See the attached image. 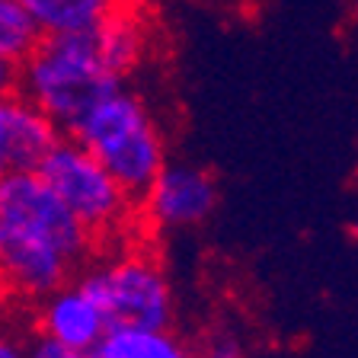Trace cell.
I'll return each mask as SVG.
<instances>
[{
  "instance_id": "277c9868",
  "label": "cell",
  "mask_w": 358,
  "mask_h": 358,
  "mask_svg": "<svg viewBox=\"0 0 358 358\" xmlns=\"http://www.w3.org/2000/svg\"><path fill=\"white\" fill-rule=\"evenodd\" d=\"M38 176L93 237L96 250L128 243L144 234L138 199L128 195L119 179L71 134H61L55 148L45 154Z\"/></svg>"
},
{
  "instance_id": "3957f363",
  "label": "cell",
  "mask_w": 358,
  "mask_h": 358,
  "mask_svg": "<svg viewBox=\"0 0 358 358\" xmlns=\"http://www.w3.org/2000/svg\"><path fill=\"white\" fill-rule=\"evenodd\" d=\"M71 138L80 141L134 199L148 192L170 160L164 125L148 96L131 83L106 93L74 125Z\"/></svg>"
},
{
  "instance_id": "5b68a950",
  "label": "cell",
  "mask_w": 358,
  "mask_h": 358,
  "mask_svg": "<svg viewBox=\"0 0 358 358\" xmlns=\"http://www.w3.org/2000/svg\"><path fill=\"white\" fill-rule=\"evenodd\" d=\"M112 327H173L176 294L164 259L144 237L96 250L77 272Z\"/></svg>"
},
{
  "instance_id": "4fadbf2b",
  "label": "cell",
  "mask_w": 358,
  "mask_h": 358,
  "mask_svg": "<svg viewBox=\"0 0 358 358\" xmlns=\"http://www.w3.org/2000/svg\"><path fill=\"white\" fill-rule=\"evenodd\" d=\"M195 358H250L243 336L234 327H211L201 333V339L192 345Z\"/></svg>"
},
{
  "instance_id": "7a4b0ae2",
  "label": "cell",
  "mask_w": 358,
  "mask_h": 358,
  "mask_svg": "<svg viewBox=\"0 0 358 358\" xmlns=\"http://www.w3.org/2000/svg\"><path fill=\"white\" fill-rule=\"evenodd\" d=\"M122 87L99 58L93 32L38 36L36 48L20 61L16 93L36 106L61 134H71L106 93Z\"/></svg>"
},
{
  "instance_id": "9a60e30c",
  "label": "cell",
  "mask_w": 358,
  "mask_h": 358,
  "mask_svg": "<svg viewBox=\"0 0 358 358\" xmlns=\"http://www.w3.org/2000/svg\"><path fill=\"white\" fill-rule=\"evenodd\" d=\"M26 358H96V352H74V349H64V345L45 343V339H36V336H32Z\"/></svg>"
},
{
  "instance_id": "30bf717a",
  "label": "cell",
  "mask_w": 358,
  "mask_h": 358,
  "mask_svg": "<svg viewBox=\"0 0 358 358\" xmlns=\"http://www.w3.org/2000/svg\"><path fill=\"white\" fill-rule=\"evenodd\" d=\"M38 36H80L93 32L125 0H16Z\"/></svg>"
},
{
  "instance_id": "7c38bea8",
  "label": "cell",
  "mask_w": 358,
  "mask_h": 358,
  "mask_svg": "<svg viewBox=\"0 0 358 358\" xmlns=\"http://www.w3.org/2000/svg\"><path fill=\"white\" fill-rule=\"evenodd\" d=\"M38 29L16 0H0V58L20 64L36 48Z\"/></svg>"
},
{
  "instance_id": "8fae6325",
  "label": "cell",
  "mask_w": 358,
  "mask_h": 358,
  "mask_svg": "<svg viewBox=\"0 0 358 358\" xmlns=\"http://www.w3.org/2000/svg\"><path fill=\"white\" fill-rule=\"evenodd\" d=\"M96 358H195V352L173 327H112L96 345Z\"/></svg>"
},
{
  "instance_id": "2e32d148",
  "label": "cell",
  "mask_w": 358,
  "mask_h": 358,
  "mask_svg": "<svg viewBox=\"0 0 358 358\" xmlns=\"http://www.w3.org/2000/svg\"><path fill=\"white\" fill-rule=\"evenodd\" d=\"M16 80H20V64L0 58V96L7 93H16Z\"/></svg>"
},
{
  "instance_id": "5bb4252c",
  "label": "cell",
  "mask_w": 358,
  "mask_h": 358,
  "mask_svg": "<svg viewBox=\"0 0 358 358\" xmlns=\"http://www.w3.org/2000/svg\"><path fill=\"white\" fill-rule=\"evenodd\" d=\"M32 343L29 323H20L10 313H0V358H26Z\"/></svg>"
},
{
  "instance_id": "6da1fadb",
  "label": "cell",
  "mask_w": 358,
  "mask_h": 358,
  "mask_svg": "<svg viewBox=\"0 0 358 358\" xmlns=\"http://www.w3.org/2000/svg\"><path fill=\"white\" fill-rule=\"evenodd\" d=\"M96 243L61 205L38 170L0 182V291L16 304H36L74 278Z\"/></svg>"
},
{
  "instance_id": "ba28073f",
  "label": "cell",
  "mask_w": 358,
  "mask_h": 358,
  "mask_svg": "<svg viewBox=\"0 0 358 358\" xmlns=\"http://www.w3.org/2000/svg\"><path fill=\"white\" fill-rule=\"evenodd\" d=\"M93 42L112 74L122 83H131V77L154 58L157 45V22L148 0H125L119 10H112L93 29Z\"/></svg>"
},
{
  "instance_id": "8992f818",
  "label": "cell",
  "mask_w": 358,
  "mask_h": 358,
  "mask_svg": "<svg viewBox=\"0 0 358 358\" xmlns=\"http://www.w3.org/2000/svg\"><path fill=\"white\" fill-rule=\"evenodd\" d=\"M221 189L211 170L192 160H166L148 192L138 199L141 227L150 234L195 231L217 208Z\"/></svg>"
},
{
  "instance_id": "9c48e42d",
  "label": "cell",
  "mask_w": 358,
  "mask_h": 358,
  "mask_svg": "<svg viewBox=\"0 0 358 358\" xmlns=\"http://www.w3.org/2000/svg\"><path fill=\"white\" fill-rule=\"evenodd\" d=\"M61 131L20 93L0 96V182L10 173L38 170Z\"/></svg>"
},
{
  "instance_id": "52a82bcc",
  "label": "cell",
  "mask_w": 358,
  "mask_h": 358,
  "mask_svg": "<svg viewBox=\"0 0 358 358\" xmlns=\"http://www.w3.org/2000/svg\"><path fill=\"white\" fill-rule=\"evenodd\" d=\"M26 323L36 339L74 352H96L103 336L109 333V320H106L99 301L90 294V288L77 275L48 291L45 298H38Z\"/></svg>"
}]
</instances>
